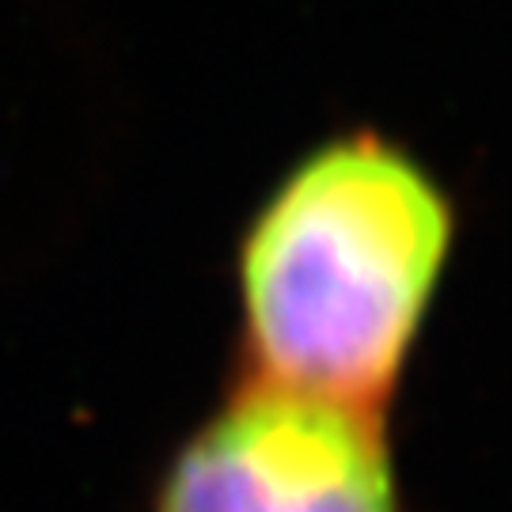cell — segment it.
Returning <instances> with one entry per match:
<instances>
[{
	"label": "cell",
	"mask_w": 512,
	"mask_h": 512,
	"mask_svg": "<svg viewBox=\"0 0 512 512\" xmlns=\"http://www.w3.org/2000/svg\"><path fill=\"white\" fill-rule=\"evenodd\" d=\"M456 198L380 129L308 148L236 251L247 376L387 410L456 251Z\"/></svg>",
	"instance_id": "obj_1"
},
{
	"label": "cell",
	"mask_w": 512,
	"mask_h": 512,
	"mask_svg": "<svg viewBox=\"0 0 512 512\" xmlns=\"http://www.w3.org/2000/svg\"><path fill=\"white\" fill-rule=\"evenodd\" d=\"M148 512H403L387 410L239 372L171 452Z\"/></svg>",
	"instance_id": "obj_2"
}]
</instances>
